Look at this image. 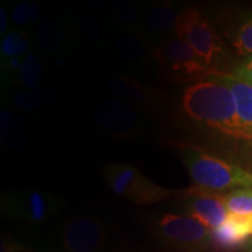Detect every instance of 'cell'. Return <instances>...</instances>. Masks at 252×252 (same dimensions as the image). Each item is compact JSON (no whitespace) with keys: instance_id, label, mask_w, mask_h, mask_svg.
<instances>
[{"instance_id":"17","label":"cell","mask_w":252,"mask_h":252,"mask_svg":"<svg viewBox=\"0 0 252 252\" xmlns=\"http://www.w3.org/2000/svg\"><path fill=\"white\" fill-rule=\"evenodd\" d=\"M180 14L172 5H158L146 15V25L151 31L165 32L175 28Z\"/></svg>"},{"instance_id":"26","label":"cell","mask_w":252,"mask_h":252,"mask_svg":"<svg viewBox=\"0 0 252 252\" xmlns=\"http://www.w3.org/2000/svg\"><path fill=\"white\" fill-rule=\"evenodd\" d=\"M23 247L14 241H9L7 238L1 239V252H20Z\"/></svg>"},{"instance_id":"27","label":"cell","mask_w":252,"mask_h":252,"mask_svg":"<svg viewBox=\"0 0 252 252\" xmlns=\"http://www.w3.org/2000/svg\"><path fill=\"white\" fill-rule=\"evenodd\" d=\"M7 28V13H6V9L4 7L0 8V32H1V35L6 32Z\"/></svg>"},{"instance_id":"21","label":"cell","mask_w":252,"mask_h":252,"mask_svg":"<svg viewBox=\"0 0 252 252\" xmlns=\"http://www.w3.org/2000/svg\"><path fill=\"white\" fill-rule=\"evenodd\" d=\"M37 40L46 52L55 53L60 49L63 41V32L59 24L47 21L41 25L37 31Z\"/></svg>"},{"instance_id":"6","label":"cell","mask_w":252,"mask_h":252,"mask_svg":"<svg viewBox=\"0 0 252 252\" xmlns=\"http://www.w3.org/2000/svg\"><path fill=\"white\" fill-rule=\"evenodd\" d=\"M1 209L6 215L24 222H42L59 212L54 195L42 190H17L2 195Z\"/></svg>"},{"instance_id":"23","label":"cell","mask_w":252,"mask_h":252,"mask_svg":"<svg viewBox=\"0 0 252 252\" xmlns=\"http://www.w3.org/2000/svg\"><path fill=\"white\" fill-rule=\"evenodd\" d=\"M41 9L37 5L30 1H21L15 5L12 12V20L18 26L34 23L40 17Z\"/></svg>"},{"instance_id":"15","label":"cell","mask_w":252,"mask_h":252,"mask_svg":"<svg viewBox=\"0 0 252 252\" xmlns=\"http://www.w3.org/2000/svg\"><path fill=\"white\" fill-rule=\"evenodd\" d=\"M117 54L127 62H139L146 58L147 47L144 39L134 33H124L116 40Z\"/></svg>"},{"instance_id":"25","label":"cell","mask_w":252,"mask_h":252,"mask_svg":"<svg viewBox=\"0 0 252 252\" xmlns=\"http://www.w3.org/2000/svg\"><path fill=\"white\" fill-rule=\"evenodd\" d=\"M232 75L252 87V56H250L245 62L241 63L232 72Z\"/></svg>"},{"instance_id":"14","label":"cell","mask_w":252,"mask_h":252,"mask_svg":"<svg viewBox=\"0 0 252 252\" xmlns=\"http://www.w3.org/2000/svg\"><path fill=\"white\" fill-rule=\"evenodd\" d=\"M17 74L19 84L21 87L28 90L36 89L42 82L45 74L42 60L35 54L26 55L21 61V65Z\"/></svg>"},{"instance_id":"13","label":"cell","mask_w":252,"mask_h":252,"mask_svg":"<svg viewBox=\"0 0 252 252\" xmlns=\"http://www.w3.org/2000/svg\"><path fill=\"white\" fill-rule=\"evenodd\" d=\"M106 91L116 99L133 105H145L152 102V94L140 82L127 76H116L106 82Z\"/></svg>"},{"instance_id":"3","label":"cell","mask_w":252,"mask_h":252,"mask_svg":"<svg viewBox=\"0 0 252 252\" xmlns=\"http://www.w3.org/2000/svg\"><path fill=\"white\" fill-rule=\"evenodd\" d=\"M103 176L113 193L139 206L160 203L181 194V190L157 185L139 169L127 163L105 165L103 167Z\"/></svg>"},{"instance_id":"20","label":"cell","mask_w":252,"mask_h":252,"mask_svg":"<svg viewBox=\"0 0 252 252\" xmlns=\"http://www.w3.org/2000/svg\"><path fill=\"white\" fill-rule=\"evenodd\" d=\"M53 97L54 94L50 89H32L14 96L12 104L18 109L35 110L47 105Z\"/></svg>"},{"instance_id":"9","label":"cell","mask_w":252,"mask_h":252,"mask_svg":"<svg viewBox=\"0 0 252 252\" xmlns=\"http://www.w3.org/2000/svg\"><path fill=\"white\" fill-rule=\"evenodd\" d=\"M105 242L106 228L94 217H76L63 229L62 244L67 252H98Z\"/></svg>"},{"instance_id":"1","label":"cell","mask_w":252,"mask_h":252,"mask_svg":"<svg viewBox=\"0 0 252 252\" xmlns=\"http://www.w3.org/2000/svg\"><path fill=\"white\" fill-rule=\"evenodd\" d=\"M181 108L191 121L244 144L249 150V138L238 118L234 96L219 72L188 87L182 96Z\"/></svg>"},{"instance_id":"10","label":"cell","mask_w":252,"mask_h":252,"mask_svg":"<svg viewBox=\"0 0 252 252\" xmlns=\"http://www.w3.org/2000/svg\"><path fill=\"white\" fill-rule=\"evenodd\" d=\"M160 59L173 72L182 78H202L209 76L213 71L184 40L171 39L163 45L160 52Z\"/></svg>"},{"instance_id":"18","label":"cell","mask_w":252,"mask_h":252,"mask_svg":"<svg viewBox=\"0 0 252 252\" xmlns=\"http://www.w3.org/2000/svg\"><path fill=\"white\" fill-rule=\"evenodd\" d=\"M30 50V37L26 32L13 31L7 33L1 41L0 53L1 61L12 59H19L21 56L28 55Z\"/></svg>"},{"instance_id":"22","label":"cell","mask_w":252,"mask_h":252,"mask_svg":"<svg viewBox=\"0 0 252 252\" xmlns=\"http://www.w3.org/2000/svg\"><path fill=\"white\" fill-rule=\"evenodd\" d=\"M232 47L239 56H252V17L243 21L235 32Z\"/></svg>"},{"instance_id":"11","label":"cell","mask_w":252,"mask_h":252,"mask_svg":"<svg viewBox=\"0 0 252 252\" xmlns=\"http://www.w3.org/2000/svg\"><path fill=\"white\" fill-rule=\"evenodd\" d=\"M214 249L223 252L243 250L252 243V216L229 214L219 228L212 230Z\"/></svg>"},{"instance_id":"8","label":"cell","mask_w":252,"mask_h":252,"mask_svg":"<svg viewBox=\"0 0 252 252\" xmlns=\"http://www.w3.org/2000/svg\"><path fill=\"white\" fill-rule=\"evenodd\" d=\"M96 124L116 139H130L139 130V117L130 104L118 99L100 102L94 112Z\"/></svg>"},{"instance_id":"2","label":"cell","mask_w":252,"mask_h":252,"mask_svg":"<svg viewBox=\"0 0 252 252\" xmlns=\"http://www.w3.org/2000/svg\"><path fill=\"white\" fill-rule=\"evenodd\" d=\"M181 159L197 187L216 193L252 188V173L206 151L196 147H184L181 150Z\"/></svg>"},{"instance_id":"19","label":"cell","mask_w":252,"mask_h":252,"mask_svg":"<svg viewBox=\"0 0 252 252\" xmlns=\"http://www.w3.org/2000/svg\"><path fill=\"white\" fill-rule=\"evenodd\" d=\"M225 207L229 214L238 216H252V188H238L224 195Z\"/></svg>"},{"instance_id":"16","label":"cell","mask_w":252,"mask_h":252,"mask_svg":"<svg viewBox=\"0 0 252 252\" xmlns=\"http://www.w3.org/2000/svg\"><path fill=\"white\" fill-rule=\"evenodd\" d=\"M1 138L6 146L17 149L25 144L26 127L19 116L12 112L1 115Z\"/></svg>"},{"instance_id":"24","label":"cell","mask_w":252,"mask_h":252,"mask_svg":"<svg viewBox=\"0 0 252 252\" xmlns=\"http://www.w3.org/2000/svg\"><path fill=\"white\" fill-rule=\"evenodd\" d=\"M116 15H117L119 20L125 24L137 23L138 12L132 5H118L117 7H116Z\"/></svg>"},{"instance_id":"5","label":"cell","mask_w":252,"mask_h":252,"mask_svg":"<svg viewBox=\"0 0 252 252\" xmlns=\"http://www.w3.org/2000/svg\"><path fill=\"white\" fill-rule=\"evenodd\" d=\"M176 36L187 42L204 64L213 72L222 56L224 46L207 18L195 8H188L180 13L174 28Z\"/></svg>"},{"instance_id":"4","label":"cell","mask_w":252,"mask_h":252,"mask_svg":"<svg viewBox=\"0 0 252 252\" xmlns=\"http://www.w3.org/2000/svg\"><path fill=\"white\" fill-rule=\"evenodd\" d=\"M154 234L163 247L174 252H210L212 230L185 215L163 214L154 223Z\"/></svg>"},{"instance_id":"12","label":"cell","mask_w":252,"mask_h":252,"mask_svg":"<svg viewBox=\"0 0 252 252\" xmlns=\"http://www.w3.org/2000/svg\"><path fill=\"white\" fill-rule=\"evenodd\" d=\"M219 74L220 80L231 90L238 118L249 138V152L252 154V87L232 74Z\"/></svg>"},{"instance_id":"7","label":"cell","mask_w":252,"mask_h":252,"mask_svg":"<svg viewBox=\"0 0 252 252\" xmlns=\"http://www.w3.org/2000/svg\"><path fill=\"white\" fill-rule=\"evenodd\" d=\"M179 196L184 215L196 220L210 230L219 228L228 219L224 195L195 186L181 190Z\"/></svg>"}]
</instances>
